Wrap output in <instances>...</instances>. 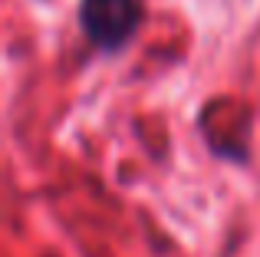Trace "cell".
<instances>
[{
    "label": "cell",
    "mask_w": 260,
    "mask_h": 257,
    "mask_svg": "<svg viewBox=\"0 0 260 257\" xmlns=\"http://www.w3.org/2000/svg\"><path fill=\"white\" fill-rule=\"evenodd\" d=\"M142 23V0H79V26L86 40L106 53H119Z\"/></svg>",
    "instance_id": "6da1fadb"
}]
</instances>
